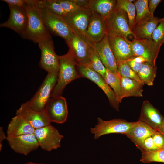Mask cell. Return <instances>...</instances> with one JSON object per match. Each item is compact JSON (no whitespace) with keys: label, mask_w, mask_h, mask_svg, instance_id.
Returning <instances> with one entry per match:
<instances>
[{"label":"cell","mask_w":164,"mask_h":164,"mask_svg":"<svg viewBox=\"0 0 164 164\" xmlns=\"http://www.w3.org/2000/svg\"><path fill=\"white\" fill-rule=\"evenodd\" d=\"M25 9L28 21L26 29L21 37L38 44L52 38L44 25L41 10L36 1L27 0Z\"/></svg>","instance_id":"cell-1"},{"label":"cell","mask_w":164,"mask_h":164,"mask_svg":"<svg viewBox=\"0 0 164 164\" xmlns=\"http://www.w3.org/2000/svg\"><path fill=\"white\" fill-rule=\"evenodd\" d=\"M58 59L59 67L57 80L51 93V97L61 96L68 84L81 77L76 69L77 64L69 51L64 55L58 56Z\"/></svg>","instance_id":"cell-2"},{"label":"cell","mask_w":164,"mask_h":164,"mask_svg":"<svg viewBox=\"0 0 164 164\" xmlns=\"http://www.w3.org/2000/svg\"><path fill=\"white\" fill-rule=\"evenodd\" d=\"M58 75L56 73H47L36 94L30 100L24 103L25 104L35 111H43L56 84Z\"/></svg>","instance_id":"cell-3"},{"label":"cell","mask_w":164,"mask_h":164,"mask_svg":"<svg viewBox=\"0 0 164 164\" xmlns=\"http://www.w3.org/2000/svg\"><path fill=\"white\" fill-rule=\"evenodd\" d=\"M106 21L108 36H118L128 40V36L133 35L127 14L123 9L116 8Z\"/></svg>","instance_id":"cell-4"},{"label":"cell","mask_w":164,"mask_h":164,"mask_svg":"<svg viewBox=\"0 0 164 164\" xmlns=\"http://www.w3.org/2000/svg\"><path fill=\"white\" fill-rule=\"evenodd\" d=\"M92 12L88 7H80L74 12L62 17L73 32L85 40L90 41L86 33Z\"/></svg>","instance_id":"cell-5"},{"label":"cell","mask_w":164,"mask_h":164,"mask_svg":"<svg viewBox=\"0 0 164 164\" xmlns=\"http://www.w3.org/2000/svg\"><path fill=\"white\" fill-rule=\"evenodd\" d=\"M39 8L41 10L44 23L49 32L63 38L66 42L68 41L72 36L73 32L63 17L45 8Z\"/></svg>","instance_id":"cell-6"},{"label":"cell","mask_w":164,"mask_h":164,"mask_svg":"<svg viewBox=\"0 0 164 164\" xmlns=\"http://www.w3.org/2000/svg\"><path fill=\"white\" fill-rule=\"evenodd\" d=\"M135 122H129L121 119H115L106 121L97 118V123L91 132L94 135V139L110 134H121L125 135L134 124Z\"/></svg>","instance_id":"cell-7"},{"label":"cell","mask_w":164,"mask_h":164,"mask_svg":"<svg viewBox=\"0 0 164 164\" xmlns=\"http://www.w3.org/2000/svg\"><path fill=\"white\" fill-rule=\"evenodd\" d=\"M78 67L81 77L87 78L96 84L106 95L111 105L119 111L120 103L117 95L101 76L89 65H80Z\"/></svg>","instance_id":"cell-8"},{"label":"cell","mask_w":164,"mask_h":164,"mask_svg":"<svg viewBox=\"0 0 164 164\" xmlns=\"http://www.w3.org/2000/svg\"><path fill=\"white\" fill-rule=\"evenodd\" d=\"M69 51L75 60L77 66L89 65V54L93 44L73 32L70 38L66 42Z\"/></svg>","instance_id":"cell-9"},{"label":"cell","mask_w":164,"mask_h":164,"mask_svg":"<svg viewBox=\"0 0 164 164\" xmlns=\"http://www.w3.org/2000/svg\"><path fill=\"white\" fill-rule=\"evenodd\" d=\"M34 134L39 147L45 151H50L60 147L63 138L58 130L51 125L35 130Z\"/></svg>","instance_id":"cell-10"},{"label":"cell","mask_w":164,"mask_h":164,"mask_svg":"<svg viewBox=\"0 0 164 164\" xmlns=\"http://www.w3.org/2000/svg\"><path fill=\"white\" fill-rule=\"evenodd\" d=\"M41 52L39 63L40 67L47 73H58L59 61L58 56L54 50L52 38L38 43Z\"/></svg>","instance_id":"cell-11"},{"label":"cell","mask_w":164,"mask_h":164,"mask_svg":"<svg viewBox=\"0 0 164 164\" xmlns=\"http://www.w3.org/2000/svg\"><path fill=\"white\" fill-rule=\"evenodd\" d=\"M44 110L51 122L62 124L66 121L67 118L66 100L61 95L50 98Z\"/></svg>","instance_id":"cell-12"},{"label":"cell","mask_w":164,"mask_h":164,"mask_svg":"<svg viewBox=\"0 0 164 164\" xmlns=\"http://www.w3.org/2000/svg\"><path fill=\"white\" fill-rule=\"evenodd\" d=\"M134 56H141L152 65L156 66L155 61L160 51L152 40L135 39L130 41Z\"/></svg>","instance_id":"cell-13"},{"label":"cell","mask_w":164,"mask_h":164,"mask_svg":"<svg viewBox=\"0 0 164 164\" xmlns=\"http://www.w3.org/2000/svg\"><path fill=\"white\" fill-rule=\"evenodd\" d=\"M8 5L10 10L9 17L6 21L0 24V27L12 29L21 36L25 30L28 21L25 8Z\"/></svg>","instance_id":"cell-14"},{"label":"cell","mask_w":164,"mask_h":164,"mask_svg":"<svg viewBox=\"0 0 164 164\" xmlns=\"http://www.w3.org/2000/svg\"><path fill=\"white\" fill-rule=\"evenodd\" d=\"M7 140L10 147L15 152L25 155L39 147L34 134L7 137Z\"/></svg>","instance_id":"cell-15"},{"label":"cell","mask_w":164,"mask_h":164,"mask_svg":"<svg viewBox=\"0 0 164 164\" xmlns=\"http://www.w3.org/2000/svg\"><path fill=\"white\" fill-rule=\"evenodd\" d=\"M108 36L117 64L134 57L130 41L120 36Z\"/></svg>","instance_id":"cell-16"},{"label":"cell","mask_w":164,"mask_h":164,"mask_svg":"<svg viewBox=\"0 0 164 164\" xmlns=\"http://www.w3.org/2000/svg\"><path fill=\"white\" fill-rule=\"evenodd\" d=\"M86 35L87 39L93 43L101 41L107 35L106 20L100 15L92 12Z\"/></svg>","instance_id":"cell-17"},{"label":"cell","mask_w":164,"mask_h":164,"mask_svg":"<svg viewBox=\"0 0 164 164\" xmlns=\"http://www.w3.org/2000/svg\"><path fill=\"white\" fill-rule=\"evenodd\" d=\"M16 115L24 118L35 129L51 125V122L44 110L35 111L28 107L24 103L16 111Z\"/></svg>","instance_id":"cell-18"},{"label":"cell","mask_w":164,"mask_h":164,"mask_svg":"<svg viewBox=\"0 0 164 164\" xmlns=\"http://www.w3.org/2000/svg\"><path fill=\"white\" fill-rule=\"evenodd\" d=\"M93 44L106 68L113 72L118 73L117 62L110 46L107 35H106L100 42Z\"/></svg>","instance_id":"cell-19"},{"label":"cell","mask_w":164,"mask_h":164,"mask_svg":"<svg viewBox=\"0 0 164 164\" xmlns=\"http://www.w3.org/2000/svg\"><path fill=\"white\" fill-rule=\"evenodd\" d=\"M161 19L153 15L145 18L136 23L132 30L134 38L152 40V33Z\"/></svg>","instance_id":"cell-20"},{"label":"cell","mask_w":164,"mask_h":164,"mask_svg":"<svg viewBox=\"0 0 164 164\" xmlns=\"http://www.w3.org/2000/svg\"><path fill=\"white\" fill-rule=\"evenodd\" d=\"M156 131L145 123L138 120L135 122L132 126L125 135L142 152L144 140L148 137L152 136Z\"/></svg>","instance_id":"cell-21"},{"label":"cell","mask_w":164,"mask_h":164,"mask_svg":"<svg viewBox=\"0 0 164 164\" xmlns=\"http://www.w3.org/2000/svg\"><path fill=\"white\" fill-rule=\"evenodd\" d=\"M164 117L159 111L148 100L143 101L141 107L139 121L157 131L161 125Z\"/></svg>","instance_id":"cell-22"},{"label":"cell","mask_w":164,"mask_h":164,"mask_svg":"<svg viewBox=\"0 0 164 164\" xmlns=\"http://www.w3.org/2000/svg\"><path fill=\"white\" fill-rule=\"evenodd\" d=\"M35 130L24 118L16 115L8 124L7 136L13 137L34 134Z\"/></svg>","instance_id":"cell-23"},{"label":"cell","mask_w":164,"mask_h":164,"mask_svg":"<svg viewBox=\"0 0 164 164\" xmlns=\"http://www.w3.org/2000/svg\"><path fill=\"white\" fill-rule=\"evenodd\" d=\"M144 84L135 80L123 77L121 78V91L119 101L130 97H142Z\"/></svg>","instance_id":"cell-24"},{"label":"cell","mask_w":164,"mask_h":164,"mask_svg":"<svg viewBox=\"0 0 164 164\" xmlns=\"http://www.w3.org/2000/svg\"><path fill=\"white\" fill-rule=\"evenodd\" d=\"M115 0H89L88 7L106 20L116 9Z\"/></svg>","instance_id":"cell-25"},{"label":"cell","mask_w":164,"mask_h":164,"mask_svg":"<svg viewBox=\"0 0 164 164\" xmlns=\"http://www.w3.org/2000/svg\"><path fill=\"white\" fill-rule=\"evenodd\" d=\"M157 67L147 62L142 63L138 73V75L144 84L151 86L153 84L156 76Z\"/></svg>","instance_id":"cell-26"},{"label":"cell","mask_w":164,"mask_h":164,"mask_svg":"<svg viewBox=\"0 0 164 164\" xmlns=\"http://www.w3.org/2000/svg\"><path fill=\"white\" fill-rule=\"evenodd\" d=\"M116 8L121 9L126 13L128 25L132 30L135 24L136 10L134 4L128 0H117Z\"/></svg>","instance_id":"cell-27"},{"label":"cell","mask_w":164,"mask_h":164,"mask_svg":"<svg viewBox=\"0 0 164 164\" xmlns=\"http://www.w3.org/2000/svg\"><path fill=\"white\" fill-rule=\"evenodd\" d=\"M89 60V66L104 79L106 73V68L101 60L93 43L90 49Z\"/></svg>","instance_id":"cell-28"},{"label":"cell","mask_w":164,"mask_h":164,"mask_svg":"<svg viewBox=\"0 0 164 164\" xmlns=\"http://www.w3.org/2000/svg\"><path fill=\"white\" fill-rule=\"evenodd\" d=\"M121 77L118 73L113 72L106 69V73L104 79L116 94L118 101L121 91Z\"/></svg>","instance_id":"cell-29"},{"label":"cell","mask_w":164,"mask_h":164,"mask_svg":"<svg viewBox=\"0 0 164 164\" xmlns=\"http://www.w3.org/2000/svg\"><path fill=\"white\" fill-rule=\"evenodd\" d=\"M39 8H45L53 13L63 17L67 14L56 0H36Z\"/></svg>","instance_id":"cell-30"},{"label":"cell","mask_w":164,"mask_h":164,"mask_svg":"<svg viewBox=\"0 0 164 164\" xmlns=\"http://www.w3.org/2000/svg\"><path fill=\"white\" fill-rule=\"evenodd\" d=\"M140 161L144 163L153 162L164 163V148L152 151L142 152Z\"/></svg>","instance_id":"cell-31"},{"label":"cell","mask_w":164,"mask_h":164,"mask_svg":"<svg viewBox=\"0 0 164 164\" xmlns=\"http://www.w3.org/2000/svg\"><path fill=\"white\" fill-rule=\"evenodd\" d=\"M149 0H135V5L136 11L135 23L141 19L147 17L153 16L150 12L149 9Z\"/></svg>","instance_id":"cell-32"},{"label":"cell","mask_w":164,"mask_h":164,"mask_svg":"<svg viewBox=\"0 0 164 164\" xmlns=\"http://www.w3.org/2000/svg\"><path fill=\"white\" fill-rule=\"evenodd\" d=\"M117 66L118 73L121 77L132 79L144 84L138 73L132 70L125 62L118 63Z\"/></svg>","instance_id":"cell-33"},{"label":"cell","mask_w":164,"mask_h":164,"mask_svg":"<svg viewBox=\"0 0 164 164\" xmlns=\"http://www.w3.org/2000/svg\"><path fill=\"white\" fill-rule=\"evenodd\" d=\"M152 39L159 48L164 43V18H161L152 35Z\"/></svg>","instance_id":"cell-34"},{"label":"cell","mask_w":164,"mask_h":164,"mask_svg":"<svg viewBox=\"0 0 164 164\" xmlns=\"http://www.w3.org/2000/svg\"><path fill=\"white\" fill-rule=\"evenodd\" d=\"M61 6L67 14L72 13L77 10L80 7L72 0H56Z\"/></svg>","instance_id":"cell-35"},{"label":"cell","mask_w":164,"mask_h":164,"mask_svg":"<svg viewBox=\"0 0 164 164\" xmlns=\"http://www.w3.org/2000/svg\"><path fill=\"white\" fill-rule=\"evenodd\" d=\"M159 149L155 144L152 136L147 138L143 145V152H149Z\"/></svg>","instance_id":"cell-36"},{"label":"cell","mask_w":164,"mask_h":164,"mask_svg":"<svg viewBox=\"0 0 164 164\" xmlns=\"http://www.w3.org/2000/svg\"><path fill=\"white\" fill-rule=\"evenodd\" d=\"M152 137L156 146L159 149L164 148V136L157 131Z\"/></svg>","instance_id":"cell-37"},{"label":"cell","mask_w":164,"mask_h":164,"mask_svg":"<svg viewBox=\"0 0 164 164\" xmlns=\"http://www.w3.org/2000/svg\"><path fill=\"white\" fill-rule=\"evenodd\" d=\"M8 5H11L21 8H25L27 4V0H2Z\"/></svg>","instance_id":"cell-38"},{"label":"cell","mask_w":164,"mask_h":164,"mask_svg":"<svg viewBox=\"0 0 164 164\" xmlns=\"http://www.w3.org/2000/svg\"><path fill=\"white\" fill-rule=\"evenodd\" d=\"M125 62L135 72L138 73L142 63L137 62L130 58Z\"/></svg>","instance_id":"cell-39"},{"label":"cell","mask_w":164,"mask_h":164,"mask_svg":"<svg viewBox=\"0 0 164 164\" xmlns=\"http://www.w3.org/2000/svg\"><path fill=\"white\" fill-rule=\"evenodd\" d=\"M161 1V0H149V9L150 12L152 15H153L155 10Z\"/></svg>","instance_id":"cell-40"},{"label":"cell","mask_w":164,"mask_h":164,"mask_svg":"<svg viewBox=\"0 0 164 164\" xmlns=\"http://www.w3.org/2000/svg\"><path fill=\"white\" fill-rule=\"evenodd\" d=\"M78 6L81 7H88L89 0H72Z\"/></svg>","instance_id":"cell-41"},{"label":"cell","mask_w":164,"mask_h":164,"mask_svg":"<svg viewBox=\"0 0 164 164\" xmlns=\"http://www.w3.org/2000/svg\"><path fill=\"white\" fill-rule=\"evenodd\" d=\"M7 137L6 136L3 130L2 127L0 128V151H1L2 148V141L7 139Z\"/></svg>","instance_id":"cell-42"},{"label":"cell","mask_w":164,"mask_h":164,"mask_svg":"<svg viewBox=\"0 0 164 164\" xmlns=\"http://www.w3.org/2000/svg\"><path fill=\"white\" fill-rule=\"evenodd\" d=\"M130 59L138 63H143L144 62H146L145 58L141 56H135Z\"/></svg>","instance_id":"cell-43"},{"label":"cell","mask_w":164,"mask_h":164,"mask_svg":"<svg viewBox=\"0 0 164 164\" xmlns=\"http://www.w3.org/2000/svg\"><path fill=\"white\" fill-rule=\"evenodd\" d=\"M157 131L159 132L164 136V119Z\"/></svg>","instance_id":"cell-44"},{"label":"cell","mask_w":164,"mask_h":164,"mask_svg":"<svg viewBox=\"0 0 164 164\" xmlns=\"http://www.w3.org/2000/svg\"><path fill=\"white\" fill-rule=\"evenodd\" d=\"M23 164H45L43 163H34L31 162H28Z\"/></svg>","instance_id":"cell-45"},{"label":"cell","mask_w":164,"mask_h":164,"mask_svg":"<svg viewBox=\"0 0 164 164\" xmlns=\"http://www.w3.org/2000/svg\"><path fill=\"white\" fill-rule=\"evenodd\" d=\"M130 2H132L135 1L134 0H128Z\"/></svg>","instance_id":"cell-46"}]
</instances>
